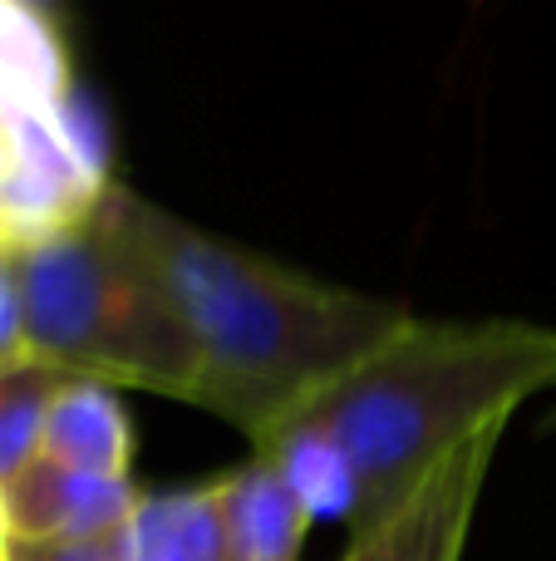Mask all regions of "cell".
I'll return each instance as SVG.
<instances>
[{"label":"cell","instance_id":"6","mask_svg":"<svg viewBox=\"0 0 556 561\" xmlns=\"http://www.w3.org/2000/svg\"><path fill=\"white\" fill-rule=\"evenodd\" d=\"M134 478H99L39 454L0 488V507L15 542H104L124 537L138 507Z\"/></svg>","mask_w":556,"mask_h":561},{"label":"cell","instance_id":"4","mask_svg":"<svg viewBox=\"0 0 556 561\" xmlns=\"http://www.w3.org/2000/svg\"><path fill=\"white\" fill-rule=\"evenodd\" d=\"M108 158L45 0H0V247L69 227L104 197Z\"/></svg>","mask_w":556,"mask_h":561},{"label":"cell","instance_id":"12","mask_svg":"<svg viewBox=\"0 0 556 561\" xmlns=\"http://www.w3.org/2000/svg\"><path fill=\"white\" fill-rule=\"evenodd\" d=\"M10 561H124V542L104 537V542H15Z\"/></svg>","mask_w":556,"mask_h":561},{"label":"cell","instance_id":"1","mask_svg":"<svg viewBox=\"0 0 556 561\" xmlns=\"http://www.w3.org/2000/svg\"><path fill=\"white\" fill-rule=\"evenodd\" d=\"M94 227L158 286L197 350L193 404L266 444L414 320L409 306L335 286L212 237L128 183H108Z\"/></svg>","mask_w":556,"mask_h":561},{"label":"cell","instance_id":"10","mask_svg":"<svg viewBox=\"0 0 556 561\" xmlns=\"http://www.w3.org/2000/svg\"><path fill=\"white\" fill-rule=\"evenodd\" d=\"M65 369L45 359H20L15 369L0 375V488L39 458L49 404L65 389Z\"/></svg>","mask_w":556,"mask_h":561},{"label":"cell","instance_id":"9","mask_svg":"<svg viewBox=\"0 0 556 561\" xmlns=\"http://www.w3.org/2000/svg\"><path fill=\"white\" fill-rule=\"evenodd\" d=\"M118 542L124 561H232L217 483L143 493Z\"/></svg>","mask_w":556,"mask_h":561},{"label":"cell","instance_id":"5","mask_svg":"<svg viewBox=\"0 0 556 561\" xmlns=\"http://www.w3.org/2000/svg\"><path fill=\"white\" fill-rule=\"evenodd\" d=\"M502 428L508 424L483 428L459 454L443 458L394 513H384L364 533H350V547L340 561H463L483 478H488L493 454L502 444Z\"/></svg>","mask_w":556,"mask_h":561},{"label":"cell","instance_id":"2","mask_svg":"<svg viewBox=\"0 0 556 561\" xmlns=\"http://www.w3.org/2000/svg\"><path fill=\"white\" fill-rule=\"evenodd\" d=\"M542 389H556L552 325L508 316H414L390 345L360 359L276 434L301 428L340 458L355 493L350 533H364L468 438L512 424Z\"/></svg>","mask_w":556,"mask_h":561},{"label":"cell","instance_id":"13","mask_svg":"<svg viewBox=\"0 0 556 561\" xmlns=\"http://www.w3.org/2000/svg\"><path fill=\"white\" fill-rule=\"evenodd\" d=\"M10 547H15V537H10V523H5V507H0V561H10Z\"/></svg>","mask_w":556,"mask_h":561},{"label":"cell","instance_id":"11","mask_svg":"<svg viewBox=\"0 0 556 561\" xmlns=\"http://www.w3.org/2000/svg\"><path fill=\"white\" fill-rule=\"evenodd\" d=\"M30 359L25 320H20V286H15V252L0 247V375Z\"/></svg>","mask_w":556,"mask_h":561},{"label":"cell","instance_id":"3","mask_svg":"<svg viewBox=\"0 0 556 561\" xmlns=\"http://www.w3.org/2000/svg\"><path fill=\"white\" fill-rule=\"evenodd\" d=\"M30 359L193 404L197 350L158 286L94 227V213L15 252Z\"/></svg>","mask_w":556,"mask_h":561},{"label":"cell","instance_id":"7","mask_svg":"<svg viewBox=\"0 0 556 561\" xmlns=\"http://www.w3.org/2000/svg\"><path fill=\"white\" fill-rule=\"evenodd\" d=\"M217 503H222L227 552L232 561H301L305 533H311V507L291 488V478L266 454H252L232 473L212 478Z\"/></svg>","mask_w":556,"mask_h":561},{"label":"cell","instance_id":"8","mask_svg":"<svg viewBox=\"0 0 556 561\" xmlns=\"http://www.w3.org/2000/svg\"><path fill=\"white\" fill-rule=\"evenodd\" d=\"M39 454L79 473L99 478H134V419H128L118 389L99 379H65L45 419V444Z\"/></svg>","mask_w":556,"mask_h":561}]
</instances>
